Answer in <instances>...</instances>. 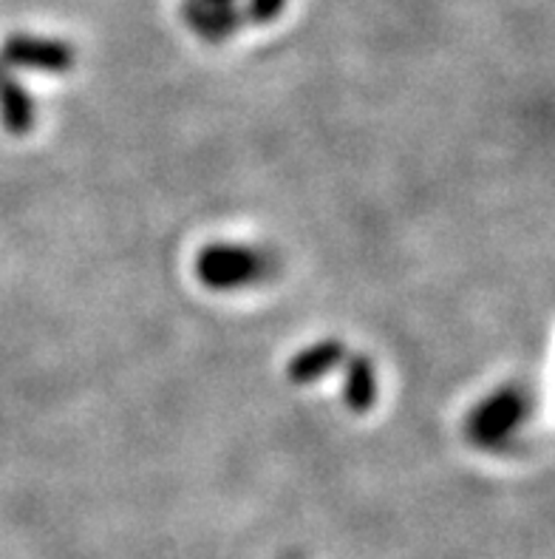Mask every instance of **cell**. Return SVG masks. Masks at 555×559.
I'll use <instances>...</instances> for the list:
<instances>
[{
  "label": "cell",
  "instance_id": "obj_1",
  "mask_svg": "<svg viewBox=\"0 0 555 559\" xmlns=\"http://www.w3.org/2000/svg\"><path fill=\"white\" fill-rule=\"evenodd\" d=\"M269 259L261 250L244 245H210L196 259V276L210 290H239L246 284H255L269 273Z\"/></svg>",
  "mask_w": 555,
  "mask_h": 559
},
{
  "label": "cell",
  "instance_id": "obj_2",
  "mask_svg": "<svg viewBox=\"0 0 555 559\" xmlns=\"http://www.w3.org/2000/svg\"><path fill=\"white\" fill-rule=\"evenodd\" d=\"M530 401L519 386H502L493 395L482 397L464 420V432L479 449H496L514 438V432L528 418Z\"/></svg>",
  "mask_w": 555,
  "mask_h": 559
},
{
  "label": "cell",
  "instance_id": "obj_3",
  "mask_svg": "<svg viewBox=\"0 0 555 559\" xmlns=\"http://www.w3.org/2000/svg\"><path fill=\"white\" fill-rule=\"evenodd\" d=\"M0 63L46 71V74H65L74 66V49L57 37L9 35L0 46Z\"/></svg>",
  "mask_w": 555,
  "mask_h": 559
},
{
  "label": "cell",
  "instance_id": "obj_9",
  "mask_svg": "<svg viewBox=\"0 0 555 559\" xmlns=\"http://www.w3.org/2000/svg\"><path fill=\"white\" fill-rule=\"evenodd\" d=\"M204 3H236V0H204Z\"/></svg>",
  "mask_w": 555,
  "mask_h": 559
},
{
  "label": "cell",
  "instance_id": "obj_5",
  "mask_svg": "<svg viewBox=\"0 0 555 559\" xmlns=\"http://www.w3.org/2000/svg\"><path fill=\"white\" fill-rule=\"evenodd\" d=\"M0 122L14 136L28 134L37 122L35 99L23 88L21 80L9 71V66L0 69Z\"/></svg>",
  "mask_w": 555,
  "mask_h": 559
},
{
  "label": "cell",
  "instance_id": "obj_4",
  "mask_svg": "<svg viewBox=\"0 0 555 559\" xmlns=\"http://www.w3.org/2000/svg\"><path fill=\"white\" fill-rule=\"evenodd\" d=\"M182 17L198 37L213 43L230 37L244 23V14L236 9V3H204V0H184Z\"/></svg>",
  "mask_w": 555,
  "mask_h": 559
},
{
  "label": "cell",
  "instance_id": "obj_7",
  "mask_svg": "<svg viewBox=\"0 0 555 559\" xmlns=\"http://www.w3.org/2000/svg\"><path fill=\"white\" fill-rule=\"evenodd\" d=\"M343 401L346 406L358 415H366L377 401V369L366 355H352L346 361V381H343Z\"/></svg>",
  "mask_w": 555,
  "mask_h": 559
},
{
  "label": "cell",
  "instance_id": "obj_8",
  "mask_svg": "<svg viewBox=\"0 0 555 559\" xmlns=\"http://www.w3.org/2000/svg\"><path fill=\"white\" fill-rule=\"evenodd\" d=\"M289 0H246L244 21L250 23H273L287 9Z\"/></svg>",
  "mask_w": 555,
  "mask_h": 559
},
{
  "label": "cell",
  "instance_id": "obj_10",
  "mask_svg": "<svg viewBox=\"0 0 555 559\" xmlns=\"http://www.w3.org/2000/svg\"><path fill=\"white\" fill-rule=\"evenodd\" d=\"M0 69H3V63H0Z\"/></svg>",
  "mask_w": 555,
  "mask_h": 559
},
{
  "label": "cell",
  "instance_id": "obj_6",
  "mask_svg": "<svg viewBox=\"0 0 555 559\" xmlns=\"http://www.w3.org/2000/svg\"><path fill=\"white\" fill-rule=\"evenodd\" d=\"M346 361V349L340 341L326 338L317 341L312 347L301 349V353L289 361L287 376L292 383H315L321 381L324 376H329L331 369H338L340 364Z\"/></svg>",
  "mask_w": 555,
  "mask_h": 559
}]
</instances>
